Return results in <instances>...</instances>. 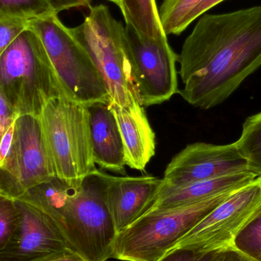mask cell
I'll return each mask as SVG.
<instances>
[{
	"mask_svg": "<svg viewBox=\"0 0 261 261\" xmlns=\"http://www.w3.org/2000/svg\"><path fill=\"white\" fill-rule=\"evenodd\" d=\"M14 135V124L6 132L0 142V164H3L10 150Z\"/></svg>",
	"mask_w": 261,
	"mask_h": 261,
	"instance_id": "30",
	"label": "cell"
},
{
	"mask_svg": "<svg viewBox=\"0 0 261 261\" xmlns=\"http://www.w3.org/2000/svg\"><path fill=\"white\" fill-rule=\"evenodd\" d=\"M25 20H0V56L17 36L29 26Z\"/></svg>",
	"mask_w": 261,
	"mask_h": 261,
	"instance_id": "23",
	"label": "cell"
},
{
	"mask_svg": "<svg viewBox=\"0 0 261 261\" xmlns=\"http://www.w3.org/2000/svg\"><path fill=\"white\" fill-rule=\"evenodd\" d=\"M107 173L98 169L77 187L57 176L29 189L18 199L45 213L70 249L87 261L112 258L117 231L106 201Z\"/></svg>",
	"mask_w": 261,
	"mask_h": 261,
	"instance_id": "2",
	"label": "cell"
},
{
	"mask_svg": "<svg viewBox=\"0 0 261 261\" xmlns=\"http://www.w3.org/2000/svg\"><path fill=\"white\" fill-rule=\"evenodd\" d=\"M119 126L124 147L125 164L133 170L144 171L155 154V134L144 107L135 96L125 107L109 104Z\"/></svg>",
	"mask_w": 261,
	"mask_h": 261,
	"instance_id": "14",
	"label": "cell"
},
{
	"mask_svg": "<svg viewBox=\"0 0 261 261\" xmlns=\"http://www.w3.org/2000/svg\"><path fill=\"white\" fill-rule=\"evenodd\" d=\"M208 261H254L236 249L234 246L228 247L220 251L212 253Z\"/></svg>",
	"mask_w": 261,
	"mask_h": 261,
	"instance_id": "26",
	"label": "cell"
},
{
	"mask_svg": "<svg viewBox=\"0 0 261 261\" xmlns=\"http://www.w3.org/2000/svg\"><path fill=\"white\" fill-rule=\"evenodd\" d=\"M223 1H225V0H202L190 14L189 22L191 24L195 20L206 13V12H208L212 8L215 7V6H217Z\"/></svg>",
	"mask_w": 261,
	"mask_h": 261,
	"instance_id": "28",
	"label": "cell"
},
{
	"mask_svg": "<svg viewBox=\"0 0 261 261\" xmlns=\"http://www.w3.org/2000/svg\"><path fill=\"white\" fill-rule=\"evenodd\" d=\"M184 100L210 110L261 67V6L205 13L178 55Z\"/></svg>",
	"mask_w": 261,
	"mask_h": 261,
	"instance_id": "1",
	"label": "cell"
},
{
	"mask_svg": "<svg viewBox=\"0 0 261 261\" xmlns=\"http://www.w3.org/2000/svg\"><path fill=\"white\" fill-rule=\"evenodd\" d=\"M0 93L18 116H41L45 104L65 97L38 34L28 26L0 56Z\"/></svg>",
	"mask_w": 261,
	"mask_h": 261,
	"instance_id": "3",
	"label": "cell"
},
{
	"mask_svg": "<svg viewBox=\"0 0 261 261\" xmlns=\"http://www.w3.org/2000/svg\"><path fill=\"white\" fill-rule=\"evenodd\" d=\"M19 222L15 199L0 194V251L10 240Z\"/></svg>",
	"mask_w": 261,
	"mask_h": 261,
	"instance_id": "22",
	"label": "cell"
},
{
	"mask_svg": "<svg viewBox=\"0 0 261 261\" xmlns=\"http://www.w3.org/2000/svg\"><path fill=\"white\" fill-rule=\"evenodd\" d=\"M40 261H87L82 256L71 249H67L61 252L50 255Z\"/></svg>",
	"mask_w": 261,
	"mask_h": 261,
	"instance_id": "29",
	"label": "cell"
},
{
	"mask_svg": "<svg viewBox=\"0 0 261 261\" xmlns=\"http://www.w3.org/2000/svg\"><path fill=\"white\" fill-rule=\"evenodd\" d=\"M18 115L0 93V142L9 128L15 123Z\"/></svg>",
	"mask_w": 261,
	"mask_h": 261,
	"instance_id": "25",
	"label": "cell"
},
{
	"mask_svg": "<svg viewBox=\"0 0 261 261\" xmlns=\"http://www.w3.org/2000/svg\"><path fill=\"white\" fill-rule=\"evenodd\" d=\"M55 176L77 187L98 170L93 159L88 107L55 98L39 116Z\"/></svg>",
	"mask_w": 261,
	"mask_h": 261,
	"instance_id": "4",
	"label": "cell"
},
{
	"mask_svg": "<svg viewBox=\"0 0 261 261\" xmlns=\"http://www.w3.org/2000/svg\"><path fill=\"white\" fill-rule=\"evenodd\" d=\"M202 0H164L159 10L160 19L166 35H179L190 25L189 18Z\"/></svg>",
	"mask_w": 261,
	"mask_h": 261,
	"instance_id": "19",
	"label": "cell"
},
{
	"mask_svg": "<svg viewBox=\"0 0 261 261\" xmlns=\"http://www.w3.org/2000/svg\"><path fill=\"white\" fill-rule=\"evenodd\" d=\"M261 205V179L233 192L199 221L172 249L208 254L233 246L234 239Z\"/></svg>",
	"mask_w": 261,
	"mask_h": 261,
	"instance_id": "10",
	"label": "cell"
},
{
	"mask_svg": "<svg viewBox=\"0 0 261 261\" xmlns=\"http://www.w3.org/2000/svg\"><path fill=\"white\" fill-rule=\"evenodd\" d=\"M257 178V175L249 170L179 187H170L165 185L164 182L159 193L145 213L200 202L220 193L239 190Z\"/></svg>",
	"mask_w": 261,
	"mask_h": 261,
	"instance_id": "15",
	"label": "cell"
},
{
	"mask_svg": "<svg viewBox=\"0 0 261 261\" xmlns=\"http://www.w3.org/2000/svg\"><path fill=\"white\" fill-rule=\"evenodd\" d=\"M236 143L249 170L261 179V112L246 119Z\"/></svg>",
	"mask_w": 261,
	"mask_h": 261,
	"instance_id": "18",
	"label": "cell"
},
{
	"mask_svg": "<svg viewBox=\"0 0 261 261\" xmlns=\"http://www.w3.org/2000/svg\"><path fill=\"white\" fill-rule=\"evenodd\" d=\"M54 176L40 118L18 116L10 150L0 164V194L18 199L26 190Z\"/></svg>",
	"mask_w": 261,
	"mask_h": 261,
	"instance_id": "8",
	"label": "cell"
},
{
	"mask_svg": "<svg viewBox=\"0 0 261 261\" xmlns=\"http://www.w3.org/2000/svg\"><path fill=\"white\" fill-rule=\"evenodd\" d=\"M51 6L55 13L58 14L64 10L78 8L90 9L91 0H46Z\"/></svg>",
	"mask_w": 261,
	"mask_h": 261,
	"instance_id": "27",
	"label": "cell"
},
{
	"mask_svg": "<svg viewBox=\"0 0 261 261\" xmlns=\"http://www.w3.org/2000/svg\"><path fill=\"white\" fill-rule=\"evenodd\" d=\"M163 184V178L156 176H115L107 173L106 201L117 233L147 211Z\"/></svg>",
	"mask_w": 261,
	"mask_h": 261,
	"instance_id": "13",
	"label": "cell"
},
{
	"mask_svg": "<svg viewBox=\"0 0 261 261\" xmlns=\"http://www.w3.org/2000/svg\"><path fill=\"white\" fill-rule=\"evenodd\" d=\"M42 41L64 96L90 107L110 104L108 89L84 46L57 14L29 21Z\"/></svg>",
	"mask_w": 261,
	"mask_h": 261,
	"instance_id": "6",
	"label": "cell"
},
{
	"mask_svg": "<svg viewBox=\"0 0 261 261\" xmlns=\"http://www.w3.org/2000/svg\"><path fill=\"white\" fill-rule=\"evenodd\" d=\"M249 170L236 142L224 145L199 142L188 144L171 160L163 179L165 185L179 187Z\"/></svg>",
	"mask_w": 261,
	"mask_h": 261,
	"instance_id": "11",
	"label": "cell"
},
{
	"mask_svg": "<svg viewBox=\"0 0 261 261\" xmlns=\"http://www.w3.org/2000/svg\"><path fill=\"white\" fill-rule=\"evenodd\" d=\"M54 14L46 0H0V20L32 21Z\"/></svg>",
	"mask_w": 261,
	"mask_h": 261,
	"instance_id": "20",
	"label": "cell"
},
{
	"mask_svg": "<svg viewBox=\"0 0 261 261\" xmlns=\"http://www.w3.org/2000/svg\"><path fill=\"white\" fill-rule=\"evenodd\" d=\"M234 191L220 193L184 206L145 213L117 233L112 258L124 261L158 260Z\"/></svg>",
	"mask_w": 261,
	"mask_h": 261,
	"instance_id": "5",
	"label": "cell"
},
{
	"mask_svg": "<svg viewBox=\"0 0 261 261\" xmlns=\"http://www.w3.org/2000/svg\"><path fill=\"white\" fill-rule=\"evenodd\" d=\"M132 81L143 107L160 105L179 93L178 55L169 44L167 35L158 38L140 37L125 24Z\"/></svg>",
	"mask_w": 261,
	"mask_h": 261,
	"instance_id": "9",
	"label": "cell"
},
{
	"mask_svg": "<svg viewBox=\"0 0 261 261\" xmlns=\"http://www.w3.org/2000/svg\"><path fill=\"white\" fill-rule=\"evenodd\" d=\"M119 7L125 24L140 37L158 38L166 35L161 25L156 0H120Z\"/></svg>",
	"mask_w": 261,
	"mask_h": 261,
	"instance_id": "17",
	"label": "cell"
},
{
	"mask_svg": "<svg viewBox=\"0 0 261 261\" xmlns=\"http://www.w3.org/2000/svg\"><path fill=\"white\" fill-rule=\"evenodd\" d=\"M233 246L254 261H261V205L242 227Z\"/></svg>",
	"mask_w": 261,
	"mask_h": 261,
	"instance_id": "21",
	"label": "cell"
},
{
	"mask_svg": "<svg viewBox=\"0 0 261 261\" xmlns=\"http://www.w3.org/2000/svg\"><path fill=\"white\" fill-rule=\"evenodd\" d=\"M93 159L96 165L113 173L125 174L123 144L119 126L108 104L88 107Z\"/></svg>",
	"mask_w": 261,
	"mask_h": 261,
	"instance_id": "16",
	"label": "cell"
},
{
	"mask_svg": "<svg viewBox=\"0 0 261 261\" xmlns=\"http://www.w3.org/2000/svg\"><path fill=\"white\" fill-rule=\"evenodd\" d=\"M70 31L97 67L108 89L110 104L125 107L130 103L136 93L125 26L107 6L98 5L90 7L84 22Z\"/></svg>",
	"mask_w": 261,
	"mask_h": 261,
	"instance_id": "7",
	"label": "cell"
},
{
	"mask_svg": "<svg viewBox=\"0 0 261 261\" xmlns=\"http://www.w3.org/2000/svg\"><path fill=\"white\" fill-rule=\"evenodd\" d=\"M109 1L115 3V4L117 5L118 6H119V4H120V0H109Z\"/></svg>",
	"mask_w": 261,
	"mask_h": 261,
	"instance_id": "31",
	"label": "cell"
},
{
	"mask_svg": "<svg viewBox=\"0 0 261 261\" xmlns=\"http://www.w3.org/2000/svg\"><path fill=\"white\" fill-rule=\"evenodd\" d=\"M15 202L19 222L6 246L0 251V261H40L70 249L47 215L19 199Z\"/></svg>",
	"mask_w": 261,
	"mask_h": 261,
	"instance_id": "12",
	"label": "cell"
},
{
	"mask_svg": "<svg viewBox=\"0 0 261 261\" xmlns=\"http://www.w3.org/2000/svg\"><path fill=\"white\" fill-rule=\"evenodd\" d=\"M211 254H198L186 248H175L167 251L156 261H208Z\"/></svg>",
	"mask_w": 261,
	"mask_h": 261,
	"instance_id": "24",
	"label": "cell"
}]
</instances>
